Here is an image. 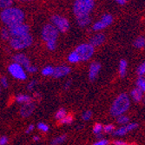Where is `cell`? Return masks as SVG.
<instances>
[{
	"label": "cell",
	"instance_id": "6da1fadb",
	"mask_svg": "<svg viewBox=\"0 0 145 145\" xmlns=\"http://www.w3.org/2000/svg\"><path fill=\"white\" fill-rule=\"evenodd\" d=\"M24 12L21 9L13 6L4 9L0 12V19L8 28L10 26L24 23Z\"/></svg>",
	"mask_w": 145,
	"mask_h": 145
},
{
	"label": "cell",
	"instance_id": "7a4b0ae2",
	"mask_svg": "<svg viewBox=\"0 0 145 145\" xmlns=\"http://www.w3.org/2000/svg\"><path fill=\"white\" fill-rule=\"evenodd\" d=\"M130 100L127 94H120L113 102L111 108H110V114L113 116H119L123 115L129 108Z\"/></svg>",
	"mask_w": 145,
	"mask_h": 145
},
{
	"label": "cell",
	"instance_id": "3957f363",
	"mask_svg": "<svg viewBox=\"0 0 145 145\" xmlns=\"http://www.w3.org/2000/svg\"><path fill=\"white\" fill-rule=\"evenodd\" d=\"M95 7L94 0H75L73 4V12L75 17L89 15Z\"/></svg>",
	"mask_w": 145,
	"mask_h": 145
},
{
	"label": "cell",
	"instance_id": "277c9868",
	"mask_svg": "<svg viewBox=\"0 0 145 145\" xmlns=\"http://www.w3.org/2000/svg\"><path fill=\"white\" fill-rule=\"evenodd\" d=\"M9 43L12 49L21 50L31 46L33 44V37L30 33L19 37H11L9 40Z\"/></svg>",
	"mask_w": 145,
	"mask_h": 145
},
{
	"label": "cell",
	"instance_id": "5b68a950",
	"mask_svg": "<svg viewBox=\"0 0 145 145\" xmlns=\"http://www.w3.org/2000/svg\"><path fill=\"white\" fill-rule=\"evenodd\" d=\"M75 51L78 54L80 60L85 62L89 60L92 57V56L94 55L95 48L89 43H84L77 45L75 49Z\"/></svg>",
	"mask_w": 145,
	"mask_h": 145
},
{
	"label": "cell",
	"instance_id": "8992f818",
	"mask_svg": "<svg viewBox=\"0 0 145 145\" xmlns=\"http://www.w3.org/2000/svg\"><path fill=\"white\" fill-rule=\"evenodd\" d=\"M58 35H59V31L56 29L55 26L51 24H45L41 31L42 39L45 43L50 42V41H57Z\"/></svg>",
	"mask_w": 145,
	"mask_h": 145
},
{
	"label": "cell",
	"instance_id": "52a82bcc",
	"mask_svg": "<svg viewBox=\"0 0 145 145\" xmlns=\"http://www.w3.org/2000/svg\"><path fill=\"white\" fill-rule=\"evenodd\" d=\"M51 24H53L56 29L62 33H64L70 29V22L69 20L60 15H53L50 18Z\"/></svg>",
	"mask_w": 145,
	"mask_h": 145
},
{
	"label": "cell",
	"instance_id": "ba28073f",
	"mask_svg": "<svg viewBox=\"0 0 145 145\" xmlns=\"http://www.w3.org/2000/svg\"><path fill=\"white\" fill-rule=\"evenodd\" d=\"M9 73L18 80H25L27 78V74H26L25 70L21 66L20 64L17 63H12L8 66Z\"/></svg>",
	"mask_w": 145,
	"mask_h": 145
},
{
	"label": "cell",
	"instance_id": "9c48e42d",
	"mask_svg": "<svg viewBox=\"0 0 145 145\" xmlns=\"http://www.w3.org/2000/svg\"><path fill=\"white\" fill-rule=\"evenodd\" d=\"M112 23H113V17L110 14H104L98 21H97L92 25V30L97 32L101 31L104 29H106Z\"/></svg>",
	"mask_w": 145,
	"mask_h": 145
},
{
	"label": "cell",
	"instance_id": "30bf717a",
	"mask_svg": "<svg viewBox=\"0 0 145 145\" xmlns=\"http://www.w3.org/2000/svg\"><path fill=\"white\" fill-rule=\"evenodd\" d=\"M10 37H19V36H24L26 34L30 33V27L28 24H26L24 23H21L16 25L10 26L8 28Z\"/></svg>",
	"mask_w": 145,
	"mask_h": 145
},
{
	"label": "cell",
	"instance_id": "8fae6325",
	"mask_svg": "<svg viewBox=\"0 0 145 145\" xmlns=\"http://www.w3.org/2000/svg\"><path fill=\"white\" fill-rule=\"evenodd\" d=\"M12 60H13V63H17L20 64L24 70L27 69L31 64L29 57L24 53H18V54L14 55L12 57Z\"/></svg>",
	"mask_w": 145,
	"mask_h": 145
},
{
	"label": "cell",
	"instance_id": "7c38bea8",
	"mask_svg": "<svg viewBox=\"0 0 145 145\" xmlns=\"http://www.w3.org/2000/svg\"><path fill=\"white\" fill-rule=\"evenodd\" d=\"M100 70H101V64L98 62L95 61L90 63L89 69V78L91 82L94 81L97 78V76L100 72Z\"/></svg>",
	"mask_w": 145,
	"mask_h": 145
},
{
	"label": "cell",
	"instance_id": "4fadbf2b",
	"mask_svg": "<svg viewBox=\"0 0 145 145\" xmlns=\"http://www.w3.org/2000/svg\"><path fill=\"white\" fill-rule=\"evenodd\" d=\"M138 126L137 123H127L126 125L117 129L116 130H115L113 134L114 136H116V137H120V136H124L125 134L129 133V131H132L134 130L135 129H137Z\"/></svg>",
	"mask_w": 145,
	"mask_h": 145
},
{
	"label": "cell",
	"instance_id": "5bb4252c",
	"mask_svg": "<svg viewBox=\"0 0 145 145\" xmlns=\"http://www.w3.org/2000/svg\"><path fill=\"white\" fill-rule=\"evenodd\" d=\"M71 71V68L67 66V65H59V66L54 68V72L52 76L54 78H61L70 74Z\"/></svg>",
	"mask_w": 145,
	"mask_h": 145
},
{
	"label": "cell",
	"instance_id": "9a60e30c",
	"mask_svg": "<svg viewBox=\"0 0 145 145\" xmlns=\"http://www.w3.org/2000/svg\"><path fill=\"white\" fill-rule=\"evenodd\" d=\"M36 108V104L34 102H31V103H24L22 105V107L20 108V115L21 116L23 117H28L30 116L34 110Z\"/></svg>",
	"mask_w": 145,
	"mask_h": 145
},
{
	"label": "cell",
	"instance_id": "2e32d148",
	"mask_svg": "<svg viewBox=\"0 0 145 145\" xmlns=\"http://www.w3.org/2000/svg\"><path fill=\"white\" fill-rule=\"evenodd\" d=\"M105 40H106V37H105L103 33H97L89 38V44H90L95 48V47L101 46L105 42Z\"/></svg>",
	"mask_w": 145,
	"mask_h": 145
},
{
	"label": "cell",
	"instance_id": "e0dca14e",
	"mask_svg": "<svg viewBox=\"0 0 145 145\" xmlns=\"http://www.w3.org/2000/svg\"><path fill=\"white\" fill-rule=\"evenodd\" d=\"M76 24H78L79 27H86L88 26L90 22H91V18L89 15H84V16H80V17H76Z\"/></svg>",
	"mask_w": 145,
	"mask_h": 145
},
{
	"label": "cell",
	"instance_id": "ac0fdd59",
	"mask_svg": "<svg viewBox=\"0 0 145 145\" xmlns=\"http://www.w3.org/2000/svg\"><path fill=\"white\" fill-rule=\"evenodd\" d=\"M130 95H131V97L133 98V100L137 103L142 100V91L139 88L134 89L132 91H131Z\"/></svg>",
	"mask_w": 145,
	"mask_h": 145
},
{
	"label": "cell",
	"instance_id": "d6986e66",
	"mask_svg": "<svg viewBox=\"0 0 145 145\" xmlns=\"http://www.w3.org/2000/svg\"><path fill=\"white\" fill-rule=\"evenodd\" d=\"M16 101L18 103H31L32 102V98L31 97L28 96V95H24V94H19L16 97Z\"/></svg>",
	"mask_w": 145,
	"mask_h": 145
},
{
	"label": "cell",
	"instance_id": "ffe728a7",
	"mask_svg": "<svg viewBox=\"0 0 145 145\" xmlns=\"http://www.w3.org/2000/svg\"><path fill=\"white\" fill-rule=\"evenodd\" d=\"M127 67H128V63L126 60L122 59L119 62V74L122 77H123L126 75L127 72Z\"/></svg>",
	"mask_w": 145,
	"mask_h": 145
},
{
	"label": "cell",
	"instance_id": "44dd1931",
	"mask_svg": "<svg viewBox=\"0 0 145 145\" xmlns=\"http://www.w3.org/2000/svg\"><path fill=\"white\" fill-rule=\"evenodd\" d=\"M74 121V116L72 114H67L63 118L58 121L59 124H71Z\"/></svg>",
	"mask_w": 145,
	"mask_h": 145
},
{
	"label": "cell",
	"instance_id": "7402d4cb",
	"mask_svg": "<svg viewBox=\"0 0 145 145\" xmlns=\"http://www.w3.org/2000/svg\"><path fill=\"white\" fill-rule=\"evenodd\" d=\"M68 61L70 63H76L81 62L80 57H79L78 54L76 53L75 50H73L72 52H71V53L69 54V56H68Z\"/></svg>",
	"mask_w": 145,
	"mask_h": 145
},
{
	"label": "cell",
	"instance_id": "603a6c76",
	"mask_svg": "<svg viewBox=\"0 0 145 145\" xmlns=\"http://www.w3.org/2000/svg\"><path fill=\"white\" fill-rule=\"evenodd\" d=\"M133 45L137 49H142L145 47V38L143 37H138L136 38V40L134 41Z\"/></svg>",
	"mask_w": 145,
	"mask_h": 145
},
{
	"label": "cell",
	"instance_id": "cb8c5ba5",
	"mask_svg": "<svg viewBox=\"0 0 145 145\" xmlns=\"http://www.w3.org/2000/svg\"><path fill=\"white\" fill-rule=\"evenodd\" d=\"M67 139V136L66 135H61L59 137H55L53 140L51 141L50 144L51 145H59L61 143H63V142H65V140Z\"/></svg>",
	"mask_w": 145,
	"mask_h": 145
},
{
	"label": "cell",
	"instance_id": "d4e9b609",
	"mask_svg": "<svg viewBox=\"0 0 145 145\" xmlns=\"http://www.w3.org/2000/svg\"><path fill=\"white\" fill-rule=\"evenodd\" d=\"M14 0H0V9L4 10L9 7H11Z\"/></svg>",
	"mask_w": 145,
	"mask_h": 145
},
{
	"label": "cell",
	"instance_id": "484cf974",
	"mask_svg": "<svg viewBox=\"0 0 145 145\" xmlns=\"http://www.w3.org/2000/svg\"><path fill=\"white\" fill-rule=\"evenodd\" d=\"M67 115V112H66V110L65 109H63V108H61L60 110H57V112L55 114V119L56 120H57V121H59V120H61L62 118H63L65 116Z\"/></svg>",
	"mask_w": 145,
	"mask_h": 145
},
{
	"label": "cell",
	"instance_id": "4316f807",
	"mask_svg": "<svg viewBox=\"0 0 145 145\" xmlns=\"http://www.w3.org/2000/svg\"><path fill=\"white\" fill-rule=\"evenodd\" d=\"M53 72H54V68L52 66H45L43 70H42V74L44 76H52L53 75Z\"/></svg>",
	"mask_w": 145,
	"mask_h": 145
},
{
	"label": "cell",
	"instance_id": "83f0119b",
	"mask_svg": "<svg viewBox=\"0 0 145 145\" xmlns=\"http://www.w3.org/2000/svg\"><path fill=\"white\" fill-rule=\"evenodd\" d=\"M1 38L5 41H9L10 38V34L8 28H3L1 30Z\"/></svg>",
	"mask_w": 145,
	"mask_h": 145
},
{
	"label": "cell",
	"instance_id": "f1b7e54d",
	"mask_svg": "<svg viewBox=\"0 0 145 145\" xmlns=\"http://www.w3.org/2000/svg\"><path fill=\"white\" fill-rule=\"evenodd\" d=\"M137 88H139L140 89H142V91L145 92V78L142 76H139V78L137 81Z\"/></svg>",
	"mask_w": 145,
	"mask_h": 145
},
{
	"label": "cell",
	"instance_id": "f546056e",
	"mask_svg": "<svg viewBox=\"0 0 145 145\" xmlns=\"http://www.w3.org/2000/svg\"><path fill=\"white\" fill-rule=\"evenodd\" d=\"M129 121V117L124 115H121L119 116H117V119H116V122L120 124H127Z\"/></svg>",
	"mask_w": 145,
	"mask_h": 145
},
{
	"label": "cell",
	"instance_id": "4dcf8cb0",
	"mask_svg": "<svg viewBox=\"0 0 145 145\" xmlns=\"http://www.w3.org/2000/svg\"><path fill=\"white\" fill-rule=\"evenodd\" d=\"M137 75L139 76H145V62H143L142 64L139 65L137 70Z\"/></svg>",
	"mask_w": 145,
	"mask_h": 145
},
{
	"label": "cell",
	"instance_id": "1f68e13d",
	"mask_svg": "<svg viewBox=\"0 0 145 145\" xmlns=\"http://www.w3.org/2000/svg\"><path fill=\"white\" fill-rule=\"evenodd\" d=\"M103 126L101 124V123H96L93 127V133L95 135H97V134H100L102 133V131H103Z\"/></svg>",
	"mask_w": 145,
	"mask_h": 145
},
{
	"label": "cell",
	"instance_id": "d6a6232c",
	"mask_svg": "<svg viewBox=\"0 0 145 145\" xmlns=\"http://www.w3.org/2000/svg\"><path fill=\"white\" fill-rule=\"evenodd\" d=\"M46 47L49 50H55L57 48V41H50L46 43Z\"/></svg>",
	"mask_w": 145,
	"mask_h": 145
},
{
	"label": "cell",
	"instance_id": "836d02e7",
	"mask_svg": "<svg viewBox=\"0 0 145 145\" xmlns=\"http://www.w3.org/2000/svg\"><path fill=\"white\" fill-rule=\"evenodd\" d=\"M103 130L106 133H111V132H114L115 127L112 124H107L103 128Z\"/></svg>",
	"mask_w": 145,
	"mask_h": 145
},
{
	"label": "cell",
	"instance_id": "e575fe53",
	"mask_svg": "<svg viewBox=\"0 0 145 145\" xmlns=\"http://www.w3.org/2000/svg\"><path fill=\"white\" fill-rule=\"evenodd\" d=\"M37 129H40L41 131H43V132H47V131L49 130V126L44 123H39L37 124Z\"/></svg>",
	"mask_w": 145,
	"mask_h": 145
},
{
	"label": "cell",
	"instance_id": "d590c367",
	"mask_svg": "<svg viewBox=\"0 0 145 145\" xmlns=\"http://www.w3.org/2000/svg\"><path fill=\"white\" fill-rule=\"evenodd\" d=\"M92 116V111L91 110H86L84 113H83L82 117L84 121H89Z\"/></svg>",
	"mask_w": 145,
	"mask_h": 145
},
{
	"label": "cell",
	"instance_id": "8d00e7d4",
	"mask_svg": "<svg viewBox=\"0 0 145 145\" xmlns=\"http://www.w3.org/2000/svg\"><path fill=\"white\" fill-rule=\"evenodd\" d=\"M110 142L106 139H100L97 142H96L93 145H108Z\"/></svg>",
	"mask_w": 145,
	"mask_h": 145
},
{
	"label": "cell",
	"instance_id": "74e56055",
	"mask_svg": "<svg viewBox=\"0 0 145 145\" xmlns=\"http://www.w3.org/2000/svg\"><path fill=\"white\" fill-rule=\"evenodd\" d=\"M25 71H27V72H29V73H35V72L37 71V68L36 66H34V65L31 64L30 66L25 70Z\"/></svg>",
	"mask_w": 145,
	"mask_h": 145
},
{
	"label": "cell",
	"instance_id": "f35d334b",
	"mask_svg": "<svg viewBox=\"0 0 145 145\" xmlns=\"http://www.w3.org/2000/svg\"><path fill=\"white\" fill-rule=\"evenodd\" d=\"M0 82H1V84L4 88L8 87V81H7V78L5 76H2L1 79H0Z\"/></svg>",
	"mask_w": 145,
	"mask_h": 145
},
{
	"label": "cell",
	"instance_id": "ab89813d",
	"mask_svg": "<svg viewBox=\"0 0 145 145\" xmlns=\"http://www.w3.org/2000/svg\"><path fill=\"white\" fill-rule=\"evenodd\" d=\"M8 142H9V139L7 137L4 136V137H0V145H5L8 143Z\"/></svg>",
	"mask_w": 145,
	"mask_h": 145
},
{
	"label": "cell",
	"instance_id": "60d3db41",
	"mask_svg": "<svg viewBox=\"0 0 145 145\" xmlns=\"http://www.w3.org/2000/svg\"><path fill=\"white\" fill-rule=\"evenodd\" d=\"M37 81H35V80H33V81H31V83H29V84H28V86H27V88H28V89L29 90H33L34 89V88L36 87V85H37Z\"/></svg>",
	"mask_w": 145,
	"mask_h": 145
},
{
	"label": "cell",
	"instance_id": "b9f144b4",
	"mask_svg": "<svg viewBox=\"0 0 145 145\" xmlns=\"http://www.w3.org/2000/svg\"><path fill=\"white\" fill-rule=\"evenodd\" d=\"M114 145H129V143L123 142V141H120V140H116L113 142Z\"/></svg>",
	"mask_w": 145,
	"mask_h": 145
},
{
	"label": "cell",
	"instance_id": "7bdbcfd3",
	"mask_svg": "<svg viewBox=\"0 0 145 145\" xmlns=\"http://www.w3.org/2000/svg\"><path fill=\"white\" fill-rule=\"evenodd\" d=\"M114 1L120 5H124L129 2V0H114Z\"/></svg>",
	"mask_w": 145,
	"mask_h": 145
},
{
	"label": "cell",
	"instance_id": "ee69618b",
	"mask_svg": "<svg viewBox=\"0 0 145 145\" xmlns=\"http://www.w3.org/2000/svg\"><path fill=\"white\" fill-rule=\"evenodd\" d=\"M71 80H68L66 83H65V84H64V86H63V88L65 89H68L70 87H71Z\"/></svg>",
	"mask_w": 145,
	"mask_h": 145
},
{
	"label": "cell",
	"instance_id": "f6af8a7d",
	"mask_svg": "<svg viewBox=\"0 0 145 145\" xmlns=\"http://www.w3.org/2000/svg\"><path fill=\"white\" fill-rule=\"evenodd\" d=\"M33 129H34V125L31 124L27 129H26V133H31V131H33Z\"/></svg>",
	"mask_w": 145,
	"mask_h": 145
},
{
	"label": "cell",
	"instance_id": "bcb514c9",
	"mask_svg": "<svg viewBox=\"0 0 145 145\" xmlns=\"http://www.w3.org/2000/svg\"><path fill=\"white\" fill-rule=\"evenodd\" d=\"M96 137H97V138L98 139H102L103 137V135L102 134V133H100V134H97V135H96Z\"/></svg>",
	"mask_w": 145,
	"mask_h": 145
},
{
	"label": "cell",
	"instance_id": "7dc6e473",
	"mask_svg": "<svg viewBox=\"0 0 145 145\" xmlns=\"http://www.w3.org/2000/svg\"><path fill=\"white\" fill-rule=\"evenodd\" d=\"M39 140H40V138H39V137H38V136H35V137H33V141L37 142V141H39Z\"/></svg>",
	"mask_w": 145,
	"mask_h": 145
},
{
	"label": "cell",
	"instance_id": "c3c4849f",
	"mask_svg": "<svg viewBox=\"0 0 145 145\" xmlns=\"http://www.w3.org/2000/svg\"><path fill=\"white\" fill-rule=\"evenodd\" d=\"M34 97H35V98H40V94H39V93H35Z\"/></svg>",
	"mask_w": 145,
	"mask_h": 145
},
{
	"label": "cell",
	"instance_id": "681fc988",
	"mask_svg": "<svg viewBox=\"0 0 145 145\" xmlns=\"http://www.w3.org/2000/svg\"><path fill=\"white\" fill-rule=\"evenodd\" d=\"M18 1H24V2H29V1H33V0H18Z\"/></svg>",
	"mask_w": 145,
	"mask_h": 145
},
{
	"label": "cell",
	"instance_id": "f907efd6",
	"mask_svg": "<svg viewBox=\"0 0 145 145\" xmlns=\"http://www.w3.org/2000/svg\"><path fill=\"white\" fill-rule=\"evenodd\" d=\"M143 103H145V97H143Z\"/></svg>",
	"mask_w": 145,
	"mask_h": 145
}]
</instances>
